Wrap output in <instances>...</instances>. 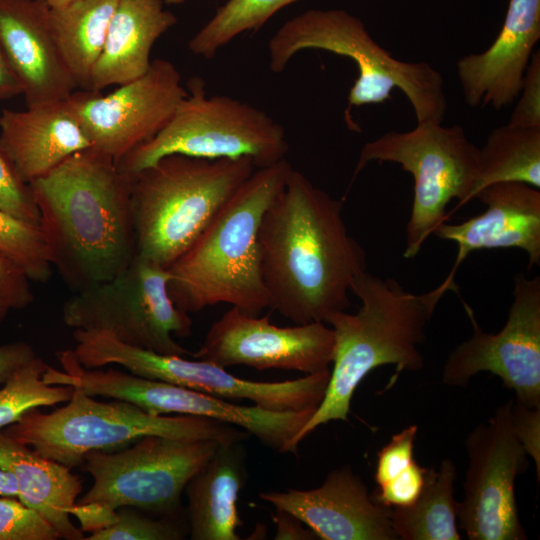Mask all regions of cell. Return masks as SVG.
Segmentation results:
<instances>
[{
    "instance_id": "1",
    "label": "cell",
    "mask_w": 540,
    "mask_h": 540,
    "mask_svg": "<svg viewBox=\"0 0 540 540\" xmlns=\"http://www.w3.org/2000/svg\"><path fill=\"white\" fill-rule=\"evenodd\" d=\"M343 201L290 170L258 234L268 307L295 324L347 310L366 253L348 233Z\"/></svg>"
},
{
    "instance_id": "2",
    "label": "cell",
    "mask_w": 540,
    "mask_h": 540,
    "mask_svg": "<svg viewBox=\"0 0 540 540\" xmlns=\"http://www.w3.org/2000/svg\"><path fill=\"white\" fill-rule=\"evenodd\" d=\"M29 186L50 263L72 290L107 281L134 259L132 176L112 157L80 150Z\"/></svg>"
},
{
    "instance_id": "3",
    "label": "cell",
    "mask_w": 540,
    "mask_h": 540,
    "mask_svg": "<svg viewBox=\"0 0 540 540\" xmlns=\"http://www.w3.org/2000/svg\"><path fill=\"white\" fill-rule=\"evenodd\" d=\"M456 283L446 280L433 290L416 294L394 278L362 272L351 289L360 300L356 313L328 314L324 322L334 332L333 368L323 400L293 440L298 445L330 421H347L351 400L361 381L374 369L395 365L397 372L424 367L420 346L436 306Z\"/></svg>"
},
{
    "instance_id": "4",
    "label": "cell",
    "mask_w": 540,
    "mask_h": 540,
    "mask_svg": "<svg viewBox=\"0 0 540 540\" xmlns=\"http://www.w3.org/2000/svg\"><path fill=\"white\" fill-rule=\"evenodd\" d=\"M291 169L286 159L256 168L191 247L168 268L169 294L179 309L195 313L229 304L258 316L268 307L259 227Z\"/></svg>"
},
{
    "instance_id": "5",
    "label": "cell",
    "mask_w": 540,
    "mask_h": 540,
    "mask_svg": "<svg viewBox=\"0 0 540 540\" xmlns=\"http://www.w3.org/2000/svg\"><path fill=\"white\" fill-rule=\"evenodd\" d=\"M270 70L281 73L297 53L323 50L351 59L358 75L349 90L345 120H352L353 108L383 104L397 88L406 96L417 122H443L447 98L441 73L424 61L395 58L377 43L363 21L344 9H309L286 22L268 42Z\"/></svg>"
},
{
    "instance_id": "6",
    "label": "cell",
    "mask_w": 540,
    "mask_h": 540,
    "mask_svg": "<svg viewBox=\"0 0 540 540\" xmlns=\"http://www.w3.org/2000/svg\"><path fill=\"white\" fill-rule=\"evenodd\" d=\"M247 157H162L132 176L136 254L169 268L254 172Z\"/></svg>"
},
{
    "instance_id": "7",
    "label": "cell",
    "mask_w": 540,
    "mask_h": 540,
    "mask_svg": "<svg viewBox=\"0 0 540 540\" xmlns=\"http://www.w3.org/2000/svg\"><path fill=\"white\" fill-rule=\"evenodd\" d=\"M98 401L79 388L51 412L26 411L2 429L8 437L69 468L92 451H116L148 435L183 440L243 442V429L214 419L182 414L154 415L121 400Z\"/></svg>"
},
{
    "instance_id": "8",
    "label": "cell",
    "mask_w": 540,
    "mask_h": 540,
    "mask_svg": "<svg viewBox=\"0 0 540 540\" xmlns=\"http://www.w3.org/2000/svg\"><path fill=\"white\" fill-rule=\"evenodd\" d=\"M479 148L458 124L417 122L409 131H388L366 142L355 165L351 184L371 162H390L413 177V202L406 225V259L416 257L439 225L448 221L446 207L460 208L474 199Z\"/></svg>"
},
{
    "instance_id": "9",
    "label": "cell",
    "mask_w": 540,
    "mask_h": 540,
    "mask_svg": "<svg viewBox=\"0 0 540 540\" xmlns=\"http://www.w3.org/2000/svg\"><path fill=\"white\" fill-rule=\"evenodd\" d=\"M186 89L163 129L117 162L123 171L134 176L171 154L210 160L247 157L255 168L285 159V130L266 112L230 96H209L200 77H192Z\"/></svg>"
},
{
    "instance_id": "10",
    "label": "cell",
    "mask_w": 540,
    "mask_h": 540,
    "mask_svg": "<svg viewBox=\"0 0 540 540\" xmlns=\"http://www.w3.org/2000/svg\"><path fill=\"white\" fill-rule=\"evenodd\" d=\"M219 444L148 435L116 451H92L82 465L93 484L76 504L98 512L105 527L126 506L175 517L188 481Z\"/></svg>"
},
{
    "instance_id": "11",
    "label": "cell",
    "mask_w": 540,
    "mask_h": 540,
    "mask_svg": "<svg viewBox=\"0 0 540 540\" xmlns=\"http://www.w3.org/2000/svg\"><path fill=\"white\" fill-rule=\"evenodd\" d=\"M170 279L168 268L136 254L115 277L67 299L62 320L73 330L107 331L130 346L190 356L174 339L192 334V320L173 302Z\"/></svg>"
},
{
    "instance_id": "12",
    "label": "cell",
    "mask_w": 540,
    "mask_h": 540,
    "mask_svg": "<svg viewBox=\"0 0 540 540\" xmlns=\"http://www.w3.org/2000/svg\"><path fill=\"white\" fill-rule=\"evenodd\" d=\"M513 400L467 436L468 468L457 519L470 540H525L515 500V480L529 466L511 419Z\"/></svg>"
},
{
    "instance_id": "13",
    "label": "cell",
    "mask_w": 540,
    "mask_h": 540,
    "mask_svg": "<svg viewBox=\"0 0 540 540\" xmlns=\"http://www.w3.org/2000/svg\"><path fill=\"white\" fill-rule=\"evenodd\" d=\"M513 301L507 321L497 333L483 331L469 305L463 302L473 327L469 339L448 355L442 381L466 386L479 372L498 376L515 393V401L540 408V277H514Z\"/></svg>"
},
{
    "instance_id": "14",
    "label": "cell",
    "mask_w": 540,
    "mask_h": 540,
    "mask_svg": "<svg viewBox=\"0 0 540 540\" xmlns=\"http://www.w3.org/2000/svg\"><path fill=\"white\" fill-rule=\"evenodd\" d=\"M186 95L176 66L154 59L145 74L106 95L74 91L65 102L91 147L118 162L158 134Z\"/></svg>"
},
{
    "instance_id": "15",
    "label": "cell",
    "mask_w": 540,
    "mask_h": 540,
    "mask_svg": "<svg viewBox=\"0 0 540 540\" xmlns=\"http://www.w3.org/2000/svg\"><path fill=\"white\" fill-rule=\"evenodd\" d=\"M334 344L333 329L323 321L279 327L268 315L252 316L231 307L190 356L223 368L245 365L312 374L329 369Z\"/></svg>"
},
{
    "instance_id": "16",
    "label": "cell",
    "mask_w": 540,
    "mask_h": 540,
    "mask_svg": "<svg viewBox=\"0 0 540 540\" xmlns=\"http://www.w3.org/2000/svg\"><path fill=\"white\" fill-rule=\"evenodd\" d=\"M125 367L133 374L211 394L227 400H250L272 411L316 409L324 398L330 369L278 382L239 378L208 361L160 354L132 347Z\"/></svg>"
},
{
    "instance_id": "17",
    "label": "cell",
    "mask_w": 540,
    "mask_h": 540,
    "mask_svg": "<svg viewBox=\"0 0 540 540\" xmlns=\"http://www.w3.org/2000/svg\"><path fill=\"white\" fill-rule=\"evenodd\" d=\"M259 497L295 515L321 540L398 539L391 509L375 500L350 465L329 472L319 487L267 491Z\"/></svg>"
},
{
    "instance_id": "18",
    "label": "cell",
    "mask_w": 540,
    "mask_h": 540,
    "mask_svg": "<svg viewBox=\"0 0 540 540\" xmlns=\"http://www.w3.org/2000/svg\"><path fill=\"white\" fill-rule=\"evenodd\" d=\"M540 39V0H509L502 27L483 52L461 57L456 72L470 107L501 110L519 94L533 49Z\"/></svg>"
},
{
    "instance_id": "19",
    "label": "cell",
    "mask_w": 540,
    "mask_h": 540,
    "mask_svg": "<svg viewBox=\"0 0 540 540\" xmlns=\"http://www.w3.org/2000/svg\"><path fill=\"white\" fill-rule=\"evenodd\" d=\"M475 199L486 206L482 214L457 224L446 221L434 232L458 246L455 263L445 279L455 281L467 256L483 249H521L529 268L539 266L540 190L522 182H499L480 190Z\"/></svg>"
},
{
    "instance_id": "20",
    "label": "cell",
    "mask_w": 540,
    "mask_h": 540,
    "mask_svg": "<svg viewBox=\"0 0 540 540\" xmlns=\"http://www.w3.org/2000/svg\"><path fill=\"white\" fill-rule=\"evenodd\" d=\"M49 11L42 0H0V46L26 107L64 101L78 89L55 43Z\"/></svg>"
},
{
    "instance_id": "21",
    "label": "cell",
    "mask_w": 540,
    "mask_h": 540,
    "mask_svg": "<svg viewBox=\"0 0 540 540\" xmlns=\"http://www.w3.org/2000/svg\"><path fill=\"white\" fill-rule=\"evenodd\" d=\"M89 147L65 100L0 114V149L27 184Z\"/></svg>"
},
{
    "instance_id": "22",
    "label": "cell",
    "mask_w": 540,
    "mask_h": 540,
    "mask_svg": "<svg viewBox=\"0 0 540 540\" xmlns=\"http://www.w3.org/2000/svg\"><path fill=\"white\" fill-rule=\"evenodd\" d=\"M164 5L163 0H118L89 91L101 92L147 72L155 42L178 22Z\"/></svg>"
},
{
    "instance_id": "23",
    "label": "cell",
    "mask_w": 540,
    "mask_h": 540,
    "mask_svg": "<svg viewBox=\"0 0 540 540\" xmlns=\"http://www.w3.org/2000/svg\"><path fill=\"white\" fill-rule=\"evenodd\" d=\"M247 481L242 442L219 444L212 456L190 478L184 492L192 540H239L238 511Z\"/></svg>"
},
{
    "instance_id": "24",
    "label": "cell",
    "mask_w": 540,
    "mask_h": 540,
    "mask_svg": "<svg viewBox=\"0 0 540 540\" xmlns=\"http://www.w3.org/2000/svg\"><path fill=\"white\" fill-rule=\"evenodd\" d=\"M0 465L17 482L18 499L41 513L60 538L84 540L70 516L83 490L81 478L71 468L44 457L5 435L0 429Z\"/></svg>"
},
{
    "instance_id": "25",
    "label": "cell",
    "mask_w": 540,
    "mask_h": 540,
    "mask_svg": "<svg viewBox=\"0 0 540 540\" xmlns=\"http://www.w3.org/2000/svg\"><path fill=\"white\" fill-rule=\"evenodd\" d=\"M118 0H73L50 7L52 34L77 88L90 90L92 71L103 51Z\"/></svg>"
},
{
    "instance_id": "26",
    "label": "cell",
    "mask_w": 540,
    "mask_h": 540,
    "mask_svg": "<svg viewBox=\"0 0 540 540\" xmlns=\"http://www.w3.org/2000/svg\"><path fill=\"white\" fill-rule=\"evenodd\" d=\"M454 462L446 458L439 468H427L424 487L409 506L390 511L393 530L402 540H459Z\"/></svg>"
},
{
    "instance_id": "27",
    "label": "cell",
    "mask_w": 540,
    "mask_h": 540,
    "mask_svg": "<svg viewBox=\"0 0 540 540\" xmlns=\"http://www.w3.org/2000/svg\"><path fill=\"white\" fill-rule=\"evenodd\" d=\"M476 194L494 183L522 182L540 189V127L494 128L478 155Z\"/></svg>"
},
{
    "instance_id": "28",
    "label": "cell",
    "mask_w": 540,
    "mask_h": 540,
    "mask_svg": "<svg viewBox=\"0 0 540 540\" xmlns=\"http://www.w3.org/2000/svg\"><path fill=\"white\" fill-rule=\"evenodd\" d=\"M300 0H227L213 17L189 40V50L205 59L240 34L260 29L284 7Z\"/></svg>"
},
{
    "instance_id": "29",
    "label": "cell",
    "mask_w": 540,
    "mask_h": 540,
    "mask_svg": "<svg viewBox=\"0 0 540 540\" xmlns=\"http://www.w3.org/2000/svg\"><path fill=\"white\" fill-rule=\"evenodd\" d=\"M47 367L48 364L37 356L3 384L0 388V429L15 423L30 409L51 407L70 400L74 387L43 381Z\"/></svg>"
},
{
    "instance_id": "30",
    "label": "cell",
    "mask_w": 540,
    "mask_h": 540,
    "mask_svg": "<svg viewBox=\"0 0 540 540\" xmlns=\"http://www.w3.org/2000/svg\"><path fill=\"white\" fill-rule=\"evenodd\" d=\"M0 252L21 266L31 281L45 282L52 274L40 226L20 220L1 209Z\"/></svg>"
},
{
    "instance_id": "31",
    "label": "cell",
    "mask_w": 540,
    "mask_h": 540,
    "mask_svg": "<svg viewBox=\"0 0 540 540\" xmlns=\"http://www.w3.org/2000/svg\"><path fill=\"white\" fill-rule=\"evenodd\" d=\"M185 528L174 517L153 519L133 507L117 509L115 521L84 540H180Z\"/></svg>"
},
{
    "instance_id": "32",
    "label": "cell",
    "mask_w": 540,
    "mask_h": 540,
    "mask_svg": "<svg viewBox=\"0 0 540 540\" xmlns=\"http://www.w3.org/2000/svg\"><path fill=\"white\" fill-rule=\"evenodd\" d=\"M60 535L38 511L17 497L0 495V540H56Z\"/></svg>"
},
{
    "instance_id": "33",
    "label": "cell",
    "mask_w": 540,
    "mask_h": 540,
    "mask_svg": "<svg viewBox=\"0 0 540 540\" xmlns=\"http://www.w3.org/2000/svg\"><path fill=\"white\" fill-rule=\"evenodd\" d=\"M0 209L40 226V213L29 184L25 183L0 149Z\"/></svg>"
},
{
    "instance_id": "34",
    "label": "cell",
    "mask_w": 540,
    "mask_h": 540,
    "mask_svg": "<svg viewBox=\"0 0 540 540\" xmlns=\"http://www.w3.org/2000/svg\"><path fill=\"white\" fill-rule=\"evenodd\" d=\"M418 426L410 425L394 434L377 455L375 482L381 487L398 476L415 460L414 444Z\"/></svg>"
},
{
    "instance_id": "35",
    "label": "cell",
    "mask_w": 540,
    "mask_h": 540,
    "mask_svg": "<svg viewBox=\"0 0 540 540\" xmlns=\"http://www.w3.org/2000/svg\"><path fill=\"white\" fill-rule=\"evenodd\" d=\"M30 282L24 269L0 252V323L11 311L24 309L33 302Z\"/></svg>"
},
{
    "instance_id": "36",
    "label": "cell",
    "mask_w": 540,
    "mask_h": 540,
    "mask_svg": "<svg viewBox=\"0 0 540 540\" xmlns=\"http://www.w3.org/2000/svg\"><path fill=\"white\" fill-rule=\"evenodd\" d=\"M518 101L507 124L516 127H540V52H533L525 71Z\"/></svg>"
},
{
    "instance_id": "37",
    "label": "cell",
    "mask_w": 540,
    "mask_h": 540,
    "mask_svg": "<svg viewBox=\"0 0 540 540\" xmlns=\"http://www.w3.org/2000/svg\"><path fill=\"white\" fill-rule=\"evenodd\" d=\"M426 472L427 468L414 460L398 476L378 487L373 497L389 509L409 506L420 495L425 484Z\"/></svg>"
},
{
    "instance_id": "38",
    "label": "cell",
    "mask_w": 540,
    "mask_h": 540,
    "mask_svg": "<svg viewBox=\"0 0 540 540\" xmlns=\"http://www.w3.org/2000/svg\"><path fill=\"white\" fill-rule=\"evenodd\" d=\"M511 419L514 432L537 467L540 479V408H530L513 400Z\"/></svg>"
},
{
    "instance_id": "39",
    "label": "cell",
    "mask_w": 540,
    "mask_h": 540,
    "mask_svg": "<svg viewBox=\"0 0 540 540\" xmlns=\"http://www.w3.org/2000/svg\"><path fill=\"white\" fill-rule=\"evenodd\" d=\"M37 357L27 342L16 341L0 345V384L7 382L20 368Z\"/></svg>"
},
{
    "instance_id": "40",
    "label": "cell",
    "mask_w": 540,
    "mask_h": 540,
    "mask_svg": "<svg viewBox=\"0 0 540 540\" xmlns=\"http://www.w3.org/2000/svg\"><path fill=\"white\" fill-rule=\"evenodd\" d=\"M273 522L276 526V540H315V533L295 515L275 508Z\"/></svg>"
},
{
    "instance_id": "41",
    "label": "cell",
    "mask_w": 540,
    "mask_h": 540,
    "mask_svg": "<svg viewBox=\"0 0 540 540\" xmlns=\"http://www.w3.org/2000/svg\"><path fill=\"white\" fill-rule=\"evenodd\" d=\"M22 94V87L0 46V100Z\"/></svg>"
},
{
    "instance_id": "42",
    "label": "cell",
    "mask_w": 540,
    "mask_h": 540,
    "mask_svg": "<svg viewBox=\"0 0 540 540\" xmlns=\"http://www.w3.org/2000/svg\"><path fill=\"white\" fill-rule=\"evenodd\" d=\"M0 495L18 498V486L14 475L0 465Z\"/></svg>"
},
{
    "instance_id": "43",
    "label": "cell",
    "mask_w": 540,
    "mask_h": 540,
    "mask_svg": "<svg viewBox=\"0 0 540 540\" xmlns=\"http://www.w3.org/2000/svg\"><path fill=\"white\" fill-rule=\"evenodd\" d=\"M42 1H44L50 7H61L70 3L73 0H42Z\"/></svg>"
},
{
    "instance_id": "44",
    "label": "cell",
    "mask_w": 540,
    "mask_h": 540,
    "mask_svg": "<svg viewBox=\"0 0 540 540\" xmlns=\"http://www.w3.org/2000/svg\"><path fill=\"white\" fill-rule=\"evenodd\" d=\"M186 0H163L166 5H180L183 4Z\"/></svg>"
}]
</instances>
